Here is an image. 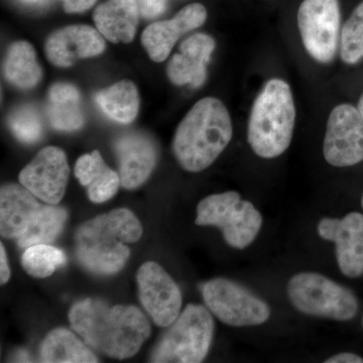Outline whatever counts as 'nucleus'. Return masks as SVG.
<instances>
[{"instance_id": "f257e3e1", "label": "nucleus", "mask_w": 363, "mask_h": 363, "mask_svg": "<svg viewBox=\"0 0 363 363\" xmlns=\"http://www.w3.org/2000/svg\"><path fill=\"white\" fill-rule=\"evenodd\" d=\"M69 320L87 345L117 359L133 357L150 335L149 320L135 306L85 298L73 305Z\"/></svg>"}, {"instance_id": "f03ea898", "label": "nucleus", "mask_w": 363, "mask_h": 363, "mask_svg": "<svg viewBox=\"0 0 363 363\" xmlns=\"http://www.w3.org/2000/svg\"><path fill=\"white\" fill-rule=\"evenodd\" d=\"M143 226L130 210L114 209L85 222L76 233V255L86 269L96 274H114L130 257L128 243L142 238Z\"/></svg>"}, {"instance_id": "7ed1b4c3", "label": "nucleus", "mask_w": 363, "mask_h": 363, "mask_svg": "<svg viewBox=\"0 0 363 363\" xmlns=\"http://www.w3.org/2000/svg\"><path fill=\"white\" fill-rule=\"evenodd\" d=\"M231 138L233 123L225 105L217 98H203L179 124L174 155L182 168L197 173L216 161Z\"/></svg>"}, {"instance_id": "20e7f679", "label": "nucleus", "mask_w": 363, "mask_h": 363, "mask_svg": "<svg viewBox=\"0 0 363 363\" xmlns=\"http://www.w3.org/2000/svg\"><path fill=\"white\" fill-rule=\"evenodd\" d=\"M295 121L290 86L272 79L255 99L248 121L247 140L253 152L264 159L281 156L292 142Z\"/></svg>"}, {"instance_id": "39448f33", "label": "nucleus", "mask_w": 363, "mask_h": 363, "mask_svg": "<svg viewBox=\"0 0 363 363\" xmlns=\"http://www.w3.org/2000/svg\"><path fill=\"white\" fill-rule=\"evenodd\" d=\"M213 332V319L207 309L201 305H188L160 341L152 362H201L209 351Z\"/></svg>"}, {"instance_id": "423d86ee", "label": "nucleus", "mask_w": 363, "mask_h": 363, "mask_svg": "<svg viewBox=\"0 0 363 363\" xmlns=\"http://www.w3.org/2000/svg\"><path fill=\"white\" fill-rule=\"evenodd\" d=\"M196 224L217 226L230 247L242 250L252 242L262 228V217L252 203L234 191L208 196L197 207Z\"/></svg>"}, {"instance_id": "0eeeda50", "label": "nucleus", "mask_w": 363, "mask_h": 363, "mask_svg": "<svg viewBox=\"0 0 363 363\" xmlns=\"http://www.w3.org/2000/svg\"><path fill=\"white\" fill-rule=\"evenodd\" d=\"M288 295L298 311L311 316L348 321L358 310L357 298L351 291L315 272L293 277Z\"/></svg>"}, {"instance_id": "6e6552de", "label": "nucleus", "mask_w": 363, "mask_h": 363, "mask_svg": "<svg viewBox=\"0 0 363 363\" xmlns=\"http://www.w3.org/2000/svg\"><path fill=\"white\" fill-rule=\"evenodd\" d=\"M208 309L229 326H255L267 321L269 306L250 291L226 279H214L202 288Z\"/></svg>"}, {"instance_id": "1a4fd4ad", "label": "nucleus", "mask_w": 363, "mask_h": 363, "mask_svg": "<svg viewBox=\"0 0 363 363\" xmlns=\"http://www.w3.org/2000/svg\"><path fill=\"white\" fill-rule=\"evenodd\" d=\"M298 26L310 56L329 63L337 50L340 28L338 0H304L298 7Z\"/></svg>"}, {"instance_id": "9d476101", "label": "nucleus", "mask_w": 363, "mask_h": 363, "mask_svg": "<svg viewBox=\"0 0 363 363\" xmlns=\"http://www.w3.org/2000/svg\"><path fill=\"white\" fill-rule=\"evenodd\" d=\"M325 160L334 167L363 161V116L359 109L341 104L332 111L324 140Z\"/></svg>"}, {"instance_id": "9b49d317", "label": "nucleus", "mask_w": 363, "mask_h": 363, "mask_svg": "<svg viewBox=\"0 0 363 363\" xmlns=\"http://www.w3.org/2000/svg\"><path fill=\"white\" fill-rule=\"evenodd\" d=\"M140 300L160 327L171 326L181 314L182 294L168 272L155 262H145L138 272Z\"/></svg>"}, {"instance_id": "f8f14e48", "label": "nucleus", "mask_w": 363, "mask_h": 363, "mask_svg": "<svg viewBox=\"0 0 363 363\" xmlns=\"http://www.w3.org/2000/svg\"><path fill=\"white\" fill-rule=\"evenodd\" d=\"M69 169L65 152L56 147L40 150L21 172V185L47 204L58 205L65 195Z\"/></svg>"}, {"instance_id": "ddd939ff", "label": "nucleus", "mask_w": 363, "mask_h": 363, "mask_svg": "<svg viewBox=\"0 0 363 363\" xmlns=\"http://www.w3.org/2000/svg\"><path fill=\"white\" fill-rule=\"evenodd\" d=\"M323 240L336 245V257L341 272L350 278L363 272V215L353 212L342 219L324 218L318 224Z\"/></svg>"}, {"instance_id": "4468645a", "label": "nucleus", "mask_w": 363, "mask_h": 363, "mask_svg": "<svg viewBox=\"0 0 363 363\" xmlns=\"http://www.w3.org/2000/svg\"><path fill=\"white\" fill-rule=\"evenodd\" d=\"M207 20L201 4H191L181 9L172 20L156 21L143 30L142 44L150 58L157 63L168 59L182 35L200 28Z\"/></svg>"}, {"instance_id": "2eb2a0df", "label": "nucleus", "mask_w": 363, "mask_h": 363, "mask_svg": "<svg viewBox=\"0 0 363 363\" xmlns=\"http://www.w3.org/2000/svg\"><path fill=\"white\" fill-rule=\"evenodd\" d=\"M105 38L97 28L74 25L52 33L45 44V52L52 65L70 67L77 60L98 56L104 52Z\"/></svg>"}, {"instance_id": "dca6fc26", "label": "nucleus", "mask_w": 363, "mask_h": 363, "mask_svg": "<svg viewBox=\"0 0 363 363\" xmlns=\"http://www.w3.org/2000/svg\"><path fill=\"white\" fill-rule=\"evenodd\" d=\"M114 149L119 162L121 186L128 190L140 187L156 166V143L145 133H128L119 136Z\"/></svg>"}, {"instance_id": "f3484780", "label": "nucleus", "mask_w": 363, "mask_h": 363, "mask_svg": "<svg viewBox=\"0 0 363 363\" xmlns=\"http://www.w3.org/2000/svg\"><path fill=\"white\" fill-rule=\"evenodd\" d=\"M215 49V40L205 33H195L184 40L169 61L167 74L177 86L200 87L206 80V67Z\"/></svg>"}, {"instance_id": "a211bd4d", "label": "nucleus", "mask_w": 363, "mask_h": 363, "mask_svg": "<svg viewBox=\"0 0 363 363\" xmlns=\"http://www.w3.org/2000/svg\"><path fill=\"white\" fill-rule=\"evenodd\" d=\"M23 185L9 184L0 191V233L16 238L26 233L42 204Z\"/></svg>"}, {"instance_id": "6ab92c4d", "label": "nucleus", "mask_w": 363, "mask_h": 363, "mask_svg": "<svg viewBox=\"0 0 363 363\" xmlns=\"http://www.w3.org/2000/svg\"><path fill=\"white\" fill-rule=\"evenodd\" d=\"M140 16L136 0H107L95 9L93 21L105 39L128 44L135 39Z\"/></svg>"}, {"instance_id": "aec40b11", "label": "nucleus", "mask_w": 363, "mask_h": 363, "mask_svg": "<svg viewBox=\"0 0 363 363\" xmlns=\"http://www.w3.org/2000/svg\"><path fill=\"white\" fill-rule=\"evenodd\" d=\"M75 176L81 185L88 187L91 201L97 204L111 199L121 185L119 173L105 164L98 150L79 157L76 162Z\"/></svg>"}, {"instance_id": "412c9836", "label": "nucleus", "mask_w": 363, "mask_h": 363, "mask_svg": "<svg viewBox=\"0 0 363 363\" xmlns=\"http://www.w3.org/2000/svg\"><path fill=\"white\" fill-rule=\"evenodd\" d=\"M40 357L45 363L98 362L92 350L66 328H56L48 334L40 345Z\"/></svg>"}, {"instance_id": "4be33fe9", "label": "nucleus", "mask_w": 363, "mask_h": 363, "mask_svg": "<svg viewBox=\"0 0 363 363\" xmlns=\"http://www.w3.org/2000/svg\"><path fill=\"white\" fill-rule=\"evenodd\" d=\"M4 72L9 83L23 89L35 87L43 77L35 49L25 40L16 42L9 47Z\"/></svg>"}, {"instance_id": "5701e85b", "label": "nucleus", "mask_w": 363, "mask_h": 363, "mask_svg": "<svg viewBox=\"0 0 363 363\" xmlns=\"http://www.w3.org/2000/svg\"><path fill=\"white\" fill-rule=\"evenodd\" d=\"M96 102L101 111L116 123L128 124L135 121L140 109V96L135 83L119 81L100 91Z\"/></svg>"}, {"instance_id": "b1692460", "label": "nucleus", "mask_w": 363, "mask_h": 363, "mask_svg": "<svg viewBox=\"0 0 363 363\" xmlns=\"http://www.w3.org/2000/svg\"><path fill=\"white\" fill-rule=\"evenodd\" d=\"M68 213L64 208L55 205H42L26 233L18 238V245L26 248L35 245L52 242L65 225Z\"/></svg>"}, {"instance_id": "393cba45", "label": "nucleus", "mask_w": 363, "mask_h": 363, "mask_svg": "<svg viewBox=\"0 0 363 363\" xmlns=\"http://www.w3.org/2000/svg\"><path fill=\"white\" fill-rule=\"evenodd\" d=\"M63 250L49 245H35L26 247L21 257V264L30 276L44 279L52 276L59 267L66 264Z\"/></svg>"}, {"instance_id": "a878e982", "label": "nucleus", "mask_w": 363, "mask_h": 363, "mask_svg": "<svg viewBox=\"0 0 363 363\" xmlns=\"http://www.w3.org/2000/svg\"><path fill=\"white\" fill-rule=\"evenodd\" d=\"M341 58L355 64L363 58V2L351 13L341 35Z\"/></svg>"}, {"instance_id": "bb28decb", "label": "nucleus", "mask_w": 363, "mask_h": 363, "mask_svg": "<svg viewBox=\"0 0 363 363\" xmlns=\"http://www.w3.org/2000/svg\"><path fill=\"white\" fill-rule=\"evenodd\" d=\"M80 99L50 101L48 118L55 130L71 133L80 130L84 124V116L79 105Z\"/></svg>"}, {"instance_id": "cd10ccee", "label": "nucleus", "mask_w": 363, "mask_h": 363, "mask_svg": "<svg viewBox=\"0 0 363 363\" xmlns=\"http://www.w3.org/2000/svg\"><path fill=\"white\" fill-rule=\"evenodd\" d=\"M9 125L14 136L21 143H33L43 135L39 113L28 105L18 107L9 116Z\"/></svg>"}, {"instance_id": "c85d7f7f", "label": "nucleus", "mask_w": 363, "mask_h": 363, "mask_svg": "<svg viewBox=\"0 0 363 363\" xmlns=\"http://www.w3.org/2000/svg\"><path fill=\"white\" fill-rule=\"evenodd\" d=\"M140 16L147 20H152L164 13L168 0H136Z\"/></svg>"}, {"instance_id": "c756f323", "label": "nucleus", "mask_w": 363, "mask_h": 363, "mask_svg": "<svg viewBox=\"0 0 363 363\" xmlns=\"http://www.w3.org/2000/svg\"><path fill=\"white\" fill-rule=\"evenodd\" d=\"M97 0H63L64 11L67 13H81L90 9Z\"/></svg>"}, {"instance_id": "7c9ffc66", "label": "nucleus", "mask_w": 363, "mask_h": 363, "mask_svg": "<svg viewBox=\"0 0 363 363\" xmlns=\"http://www.w3.org/2000/svg\"><path fill=\"white\" fill-rule=\"evenodd\" d=\"M11 278V269H9V262H7L6 252L4 245H0V281L1 285L9 281Z\"/></svg>"}, {"instance_id": "2f4dec72", "label": "nucleus", "mask_w": 363, "mask_h": 363, "mask_svg": "<svg viewBox=\"0 0 363 363\" xmlns=\"http://www.w3.org/2000/svg\"><path fill=\"white\" fill-rule=\"evenodd\" d=\"M326 363H362L363 358L358 357L354 353L343 352L339 353L335 357L327 359Z\"/></svg>"}, {"instance_id": "473e14b6", "label": "nucleus", "mask_w": 363, "mask_h": 363, "mask_svg": "<svg viewBox=\"0 0 363 363\" xmlns=\"http://www.w3.org/2000/svg\"><path fill=\"white\" fill-rule=\"evenodd\" d=\"M357 108L359 109L360 113H362L363 116V94L362 98H360L359 102H358Z\"/></svg>"}, {"instance_id": "72a5a7b5", "label": "nucleus", "mask_w": 363, "mask_h": 363, "mask_svg": "<svg viewBox=\"0 0 363 363\" xmlns=\"http://www.w3.org/2000/svg\"><path fill=\"white\" fill-rule=\"evenodd\" d=\"M362 208H363V195H362Z\"/></svg>"}, {"instance_id": "f704fd0d", "label": "nucleus", "mask_w": 363, "mask_h": 363, "mask_svg": "<svg viewBox=\"0 0 363 363\" xmlns=\"http://www.w3.org/2000/svg\"><path fill=\"white\" fill-rule=\"evenodd\" d=\"M28 1H35V0H28Z\"/></svg>"}]
</instances>
